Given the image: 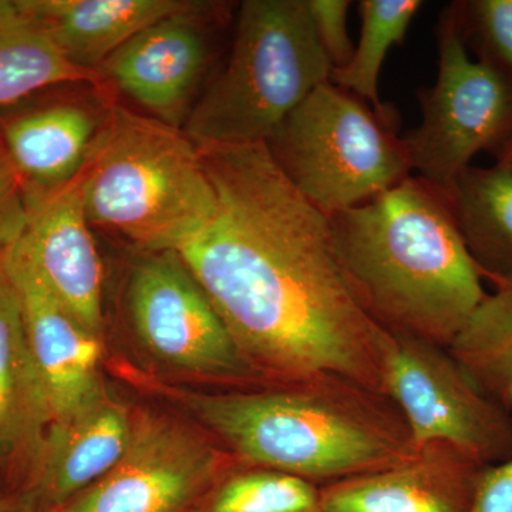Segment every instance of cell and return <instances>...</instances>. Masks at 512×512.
<instances>
[{"instance_id":"1","label":"cell","mask_w":512,"mask_h":512,"mask_svg":"<svg viewBox=\"0 0 512 512\" xmlns=\"http://www.w3.org/2000/svg\"><path fill=\"white\" fill-rule=\"evenodd\" d=\"M198 147L215 210L177 254L252 372L264 383L338 373L386 394L393 336L350 291L328 215L266 144Z\"/></svg>"},{"instance_id":"2","label":"cell","mask_w":512,"mask_h":512,"mask_svg":"<svg viewBox=\"0 0 512 512\" xmlns=\"http://www.w3.org/2000/svg\"><path fill=\"white\" fill-rule=\"evenodd\" d=\"M107 372L187 414L238 463L282 471L318 487L382 470L414 453L396 403L338 373L247 389L198 390L158 380L120 355L110 356Z\"/></svg>"},{"instance_id":"3","label":"cell","mask_w":512,"mask_h":512,"mask_svg":"<svg viewBox=\"0 0 512 512\" xmlns=\"http://www.w3.org/2000/svg\"><path fill=\"white\" fill-rule=\"evenodd\" d=\"M328 218L340 269L367 315L392 336L447 349L487 295L450 198L410 175Z\"/></svg>"},{"instance_id":"4","label":"cell","mask_w":512,"mask_h":512,"mask_svg":"<svg viewBox=\"0 0 512 512\" xmlns=\"http://www.w3.org/2000/svg\"><path fill=\"white\" fill-rule=\"evenodd\" d=\"M93 228L137 254L177 252L211 220L214 187L183 128L110 106L79 177Z\"/></svg>"},{"instance_id":"5","label":"cell","mask_w":512,"mask_h":512,"mask_svg":"<svg viewBox=\"0 0 512 512\" xmlns=\"http://www.w3.org/2000/svg\"><path fill=\"white\" fill-rule=\"evenodd\" d=\"M332 70L306 0H245L227 62L183 130L198 146L265 144Z\"/></svg>"},{"instance_id":"6","label":"cell","mask_w":512,"mask_h":512,"mask_svg":"<svg viewBox=\"0 0 512 512\" xmlns=\"http://www.w3.org/2000/svg\"><path fill=\"white\" fill-rule=\"evenodd\" d=\"M265 144L293 187L326 215L365 204L413 171L394 121L332 82L316 87Z\"/></svg>"},{"instance_id":"7","label":"cell","mask_w":512,"mask_h":512,"mask_svg":"<svg viewBox=\"0 0 512 512\" xmlns=\"http://www.w3.org/2000/svg\"><path fill=\"white\" fill-rule=\"evenodd\" d=\"M124 316L137 357L127 359L158 380L198 390L264 383L177 252L137 254L127 276Z\"/></svg>"},{"instance_id":"8","label":"cell","mask_w":512,"mask_h":512,"mask_svg":"<svg viewBox=\"0 0 512 512\" xmlns=\"http://www.w3.org/2000/svg\"><path fill=\"white\" fill-rule=\"evenodd\" d=\"M436 37L437 80L420 90L423 120L403 138L413 171L450 197L477 154L497 157L510 143L512 84L468 55L454 3L441 13Z\"/></svg>"},{"instance_id":"9","label":"cell","mask_w":512,"mask_h":512,"mask_svg":"<svg viewBox=\"0 0 512 512\" xmlns=\"http://www.w3.org/2000/svg\"><path fill=\"white\" fill-rule=\"evenodd\" d=\"M237 464L187 414L158 400L133 402L123 456L56 512H188Z\"/></svg>"},{"instance_id":"10","label":"cell","mask_w":512,"mask_h":512,"mask_svg":"<svg viewBox=\"0 0 512 512\" xmlns=\"http://www.w3.org/2000/svg\"><path fill=\"white\" fill-rule=\"evenodd\" d=\"M386 394L402 412L414 450L447 443L484 466L512 458V413L485 396L446 348L393 336Z\"/></svg>"},{"instance_id":"11","label":"cell","mask_w":512,"mask_h":512,"mask_svg":"<svg viewBox=\"0 0 512 512\" xmlns=\"http://www.w3.org/2000/svg\"><path fill=\"white\" fill-rule=\"evenodd\" d=\"M228 6L192 2L141 30L101 66L110 82L150 117L180 127L197 101L212 59L214 29L221 28Z\"/></svg>"},{"instance_id":"12","label":"cell","mask_w":512,"mask_h":512,"mask_svg":"<svg viewBox=\"0 0 512 512\" xmlns=\"http://www.w3.org/2000/svg\"><path fill=\"white\" fill-rule=\"evenodd\" d=\"M0 266L18 295L30 349L49 390L53 421L67 420L110 389L104 377L106 340L57 301L19 249L13 248Z\"/></svg>"},{"instance_id":"13","label":"cell","mask_w":512,"mask_h":512,"mask_svg":"<svg viewBox=\"0 0 512 512\" xmlns=\"http://www.w3.org/2000/svg\"><path fill=\"white\" fill-rule=\"evenodd\" d=\"M29 204L28 227L16 249L57 301L89 332L106 340L104 266L79 178Z\"/></svg>"},{"instance_id":"14","label":"cell","mask_w":512,"mask_h":512,"mask_svg":"<svg viewBox=\"0 0 512 512\" xmlns=\"http://www.w3.org/2000/svg\"><path fill=\"white\" fill-rule=\"evenodd\" d=\"M52 423L49 390L19 298L0 266V474L6 495L22 497L35 483Z\"/></svg>"},{"instance_id":"15","label":"cell","mask_w":512,"mask_h":512,"mask_svg":"<svg viewBox=\"0 0 512 512\" xmlns=\"http://www.w3.org/2000/svg\"><path fill=\"white\" fill-rule=\"evenodd\" d=\"M483 463L447 443L424 444L382 470L319 487L325 512H470Z\"/></svg>"},{"instance_id":"16","label":"cell","mask_w":512,"mask_h":512,"mask_svg":"<svg viewBox=\"0 0 512 512\" xmlns=\"http://www.w3.org/2000/svg\"><path fill=\"white\" fill-rule=\"evenodd\" d=\"M131 403L107 390L47 431L35 483L15 498L28 512H56L116 466L128 446Z\"/></svg>"},{"instance_id":"17","label":"cell","mask_w":512,"mask_h":512,"mask_svg":"<svg viewBox=\"0 0 512 512\" xmlns=\"http://www.w3.org/2000/svg\"><path fill=\"white\" fill-rule=\"evenodd\" d=\"M109 107L59 100L0 120V146L29 200L74 183L83 173Z\"/></svg>"},{"instance_id":"18","label":"cell","mask_w":512,"mask_h":512,"mask_svg":"<svg viewBox=\"0 0 512 512\" xmlns=\"http://www.w3.org/2000/svg\"><path fill=\"white\" fill-rule=\"evenodd\" d=\"M60 55L79 69L101 66L141 30L187 9L191 0H19Z\"/></svg>"},{"instance_id":"19","label":"cell","mask_w":512,"mask_h":512,"mask_svg":"<svg viewBox=\"0 0 512 512\" xmlns=\"http://www.w3.org/2000/svg\"><path fill=\"white\" fill-rule=\"evenodd\" d=\"M468 254L483 279L512 285V170L468 167L450 194Z\"/></svg>"},{"instance_id":"20","label":"cell","mask_w":512,"mask_h":512,"mask_svg":"<svg viewBox=\"0 0 512 512\" xmlns=\"http://www.w3.org/2000/svg\"><path fill=\"white\" fill-rule=\"evenodd\" d=\"M100 73L67 62L19 0H0V109L59 86H103Z\"/></svg>"},{"instance_id":"21","label":"cell","mask_w":512,"mask_h":512,"mask_svg":"<svg viewBox=\"0 0 512 512\" xmlns=\"http://www.w3.org/2000/svg\"><path fill=\"white\" fill-rule=\"evenodd\" d=\"M494 288L447 349L485 396L512 413V285Z\"/></svg>"},{"instance_id":"22","label":"cell","mask_w":512,"mask_h":512,"mask_svg":"<svg viewBox=\"0 0 512 512\" xmlns=\"http://www.w3.org/2000/svg\"><path fill=\"white\" fill-rule=\"evenodd\" d=\"M423 8L420 0H362L359 2V42L346 66L333 69L330 82L366 101L377 116L394 121L392 110L380 101V70L390 49L402 45L414 16Z\"/></svg>"},{"instance_id":"23","label":"cell","mask_w":512,"mask_h":512,"mask_svg":"<svg viewBox=\"0 0 512 512\" xmlns=\"http://www.w3.org/2000/svg\"><path fill=\"white\" fill-rule=\"evenodd\" d=\"M188 512H325L318 485L238 463Z\"/></svg>"},{"instance_id":"24","label":"cell","mask_w":512,"mask_h":512,"mask_svg":"<svg viewBox=\"0 0 512 512\" xmlns=\"http://www.w3.org/2000/svg\"><path fill=\"white\" fill-rule=\"evenodd\" d=\"M454 6L466 46L512 84V0H467Z\"/></svg>"},{"instance_id":"25","label":"cell","mask_w":512,"mask_h":512,"mask_svg":"<svg viewBox=\"0 0 512 512\" xmlns=\"http://www.w3.org/2000/svg\"><path fill=\"white\" fill-rule=\"evenodd\" d=\"M313 28L333 69L350 62L353 45L348 33L349 0H306Z\"/></svg>"},{"instance_id":"26","label":"cell","mask_w":512,"mask_h":512,"mask_svg":"<svg viewBox=\"0 0 512 512\" xmlns=\"http://www.w3.org/2000/svg\"><path fill=\"white\" fill-rule=\"evenodd\" d=\"M29 215L28 194L0 146V264L25 234Z\"/></svg>"},{"instance_id":"27","label":"cell","mask_w":512,"mask_h":512,"mask_svg":"<svg viewBox=\"0 0 512 512\" xmlns=\"http://www.w3.org/2000/svg\"><path fill=\"white\" fill-rule=\"evenodd\" d=\"M470 512H512V458L484 468Z\"/></svg>"},{"instance_id":"28","label":"cell","mask_w":512,"mask_h":512,"mask_svg":"<svg viewBox=\"0 0 512 512\" xmlns=\"http://www.w3.org/2000/svg\"><path fill=\"white\" fill-rule=\"evenodd\" d=\"M0 512H28L10 495H0Z\"/></svg>"},{"instance_id":"29","label":"cell","mask_w":512,"mask_h":512,"mask_svg":"<svg viewBox=\"0 0 512 512\" xmlns=\"http://www.w3.org/2000/svg\"><path fill=\"white\" fill-rule=\"evenodd\" d=\"M495 158H497V164L504 165V167L512 170V138L510 143H508L507 146L503 148V151Z\"/></svg>"},{"instance_id":"30","label":"cell","mask_w":512,"mask_h":512,"mask_svg":"<svg viewBox=\"0 0 512 512\" xmlns=\"http://www.w3.org/2000/svg\"><path fill=\"white\" fill-rule=\"evenodd\" d=\"M3 494H6L5 493V485H3L2 474H0V495H3Z\"/></svg>"}]
</instances>
